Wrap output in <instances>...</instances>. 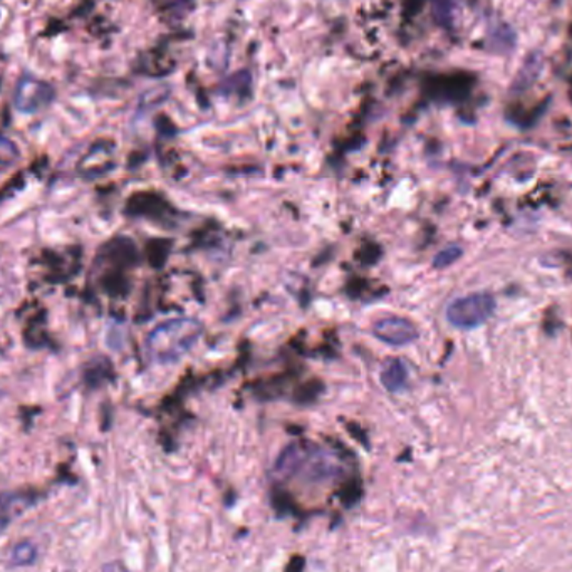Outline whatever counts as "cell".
<instances>
[{"instance_id":"6da1fadb","label":"cell","mask_w":572,"mask_h":572,"mask_svg":"<svg viewBox=\"0 0 572 572\" xmlns=\"http://www.w3.org/2000/svg\"><path fill=\"white\" fill-rule=\"evenodd\" d=\"M203 334L199 319L178 317L158 324L146 338V355L158 364H172L184 358Z\"/></svg>"},{"instance_id":"7a4b0ae2","label":"cell","mask_w":572,"mask_h":572,"mask_svg":"<svg viewBox=\"0 0 572 572\" xmlns=\"http://www.w3.org/2000/svg\"><path fill=\"white\" fill-rule=\"evenodd\" d=\"M495 311L494 296L480 292L455 299L446 309V319L458 330H472L484 324Z\"/></svg>"},{"instance_id":"3957f363","label":"cell","mask_w":572,"mask_h":572,"mask_svg":"<svg viewBox=\"0 0 572 572\" xmlns=\"http://www.w3.org/2000/svg\"><path fill=\"white\" fill-rule=\"evenodd\" d=\"M374 336L389 346H406L418 338L415 324L403 317H385L372 326Z\"/></svg>"},{"instance_id":"277c9868","label":"cell","mask_w":572,"mask_h":572,"mask_svg":"<svg viewBox=\"0 0 572 572\" xmlns=\"http://www.w3.org/2000/svg\"><path fill=\"white\" fill-rule=\"evenodd\" d=\"M53 100V87L36 79H22L15 91V106L20 111H36Z\"/></svg>"},{"instance_id":"5b68a950","label":"cell","mask_w":572,"mask_h":572,"mask_svg":"<svg viewBox=\"0 0 572 572\" xmlns=\"http://www.w3.org/2000/svg\"><path fill=\"white\" fill-rule=\"evenodd\" d=\"M406 378H408V372L400 359H388L381 372L383 387L387 388L388 391H400L406 383Z\"/></svg>"},{"instance_id":"8992f818","label":"cell","mask_w":572,"mask_h":572,"mask_svg":"<svg viewBox=\"0 0 572 572\" xmlns=\"http://www.w3.org/2000/svg\"><path fill=\"white\" fill-rule=\"evenodd\" d=\"M36 558H37V549L34 543H19L14 545L9 560L14 568H26V566L34 564Z\"/></svg>"},{"instance_id":"52a82bcc","label":"cell","mask_w":572,"mask_h":572,"mask_svg":"<svg viewBox=\"0 0 572 572\" xmlns=\"http://www.w3.org/2000/svg\"><path fill=\"white\" fill-rule=\"evenodd\" d=\"M462 257V249L460 247H446L437 257L433 258V266L437 269H445L452 264H455L458 258Z\"/></svg>"}]
</instances>
